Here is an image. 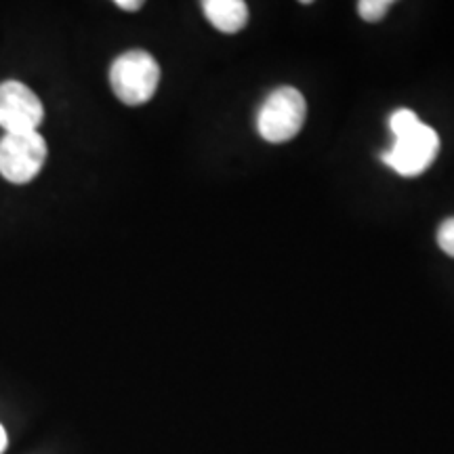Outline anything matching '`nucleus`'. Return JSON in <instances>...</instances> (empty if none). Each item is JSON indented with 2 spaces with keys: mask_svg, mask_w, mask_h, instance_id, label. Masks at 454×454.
Listing matches in <instances>:
<instances>
[{
  "mask_svg": "<svg viewBox=\"0 0 454 454\" xmlns=\"http://www.w3.org/2000/svg\"><path fill=\"white\" fill-rule=\"evenodd\" d=\"M44 118L43 101L20 81L0 82V127L4 133H34Z\"/></svg>",
  "mask_w": 454,
  "mask_h": 454,
  "instance_id": "obj_5",
  "label": "nucleus"
},
{
  "mask_svg": "<svg viewBox=\"0 0 454 454\" xmlns=\"http://www.w3.org/2000/svg\"><path fill=\"white\" fill-rule=\"evenodd\" d=\"M305 114H308V104L297 89H276L259 110V135L270 144L291 141L303 127Z\"/></svg>",
  "mask_w": 454,
  "mask_h": 454,
  "instance_id": "obj_2",
  "label": "nucleus"
},
{
  "mask_svg": "<svg viewBox=\"0 0 454 454\" xmlns=\"http://www.w3.org/2000/svg\"><path fill=\"white\" fill-rule=\"evenodd\" d=\"M207 20L223 34L240 32L248 21V7L244 0H207L202 3Z\"/></svg>",
  "mask_w": 454,
  "mask_h": 454,
  "instance_id": "obj_6",
  "label": "nucleus"
},
{
  "mask_svg": "<svg viewBox=\"0 0 454 454\" xmlns=\"http://www.w3.org/2000/svg\"><path fill=\"white\" fill-rule=\"evenodd\" d=\"M49 156L47 141L34 133H4L0 139V175L9 184L24 185L41 173Z\"/></svg>",
  "mask_w": 454,
  "mask_h": 454,
  "instance_id": "obj_3",
  "label": "nucleus"
},
{
  "mask_svg": "<svg viewBox=\"0 0 454 454\" xmlns=\"http://www.w3.org/2000/svg\"><path fill=\"white\" fill-rule=\"evenodd\" d=\"M391 9L389 0H360L357 3V13L364 21H371V24H377L381 21L387 11Z\"/></svg>",
  "mask_w": 454,
  "mask_h": 454,
  "instance_id": "obj_8",
  "label": "nucleus"
},
{
  "mask_svg": "<svg viewBox=\"0 0 454 454\" xmlns=\"http://www.w3.org/2000/svg\"><path fill=\"white\" fill-rule=\"evenodd\" d=\"M160 82V66L147 51H127L114 59L110 84L124 106H144L154 98Z\"/></svg>",
  "mask_w": 454,
  "mask_h": 454,
  "instance_id": "obj_1",
  "label": "nucleus"
},
{
  "mask_svg": "<svg viewBox=\"0 0 454 454\" xmlns=\"http://www.w3.org/2000/svg\"><path fill=\"white\" fill-rule=\"evenodd\" d=\"M438 244L446 254L454 257V217L446 219L438 230Z\"/></svg>",
  "mask_w": 454,
  "mask_h": 454,
  "instance_id": "obj_9",
  "label": "nucleus"
},
{
  "mask_svg": "<svg viewBox=\"0 0 454 454\" xmlns=\"http://www.w3.org/2000/svg\"><path fill=\"white\" fill-rule=\"evenodd\" d=\"M7 450V431L0 425V454Z\"/></svg>",
  "mask_w": 454,
  "mask_h": 454,
  "instance_id": "obj_11",
  "label": "nucleus"
},
{
  "mask_svg": "<svg viewBox=\"0 0 454 454\" xmlns=\"http://www.w3.org/2000/svg\"><path fill=\"white\" fill-rule=\"evenodd\" d=\"M440 152V137L427 124H419L404 137H397L394 147L385 150L381 160L402 177H417L434 164Z\"/></svg>",
  "mask_w": 454,
  "mask_h": 454,
  "instance_id": "obj_4",
  "label": "nucleus"
},
{
  "mask_svg": "<svg viewBox=\"0 0 454 454\" xmlns=\"http://www.w3.org/2000/svg\"><path fill=\"white\" fill-rule=\"evenodd\" d=\"M421 121L412 110H406V107H400L389 116V129L394 133V137H404L406 133H411L412 129H417Z\"/></svg>",
  "mask_w": 454,
  "mask_h": 454,
  "instance_id": "obj_7",
  "label": "nucleus"
},
{
  "mask_svg": "<svg viewBox=\"0 0 454 454\" xmlns=\"http://www.w3.org/2000/svg\"><path fill=\"white\" fill-rule=\"evenodd\" d=\"M116 7L122 11H139L144 7V3L141 0H116Z\"/></svg>",
  "mask_w": 454,
  "mask_h": 454,
  "instance_id": "obj_10",
  "label": "nucleus"
}]
</instances>
